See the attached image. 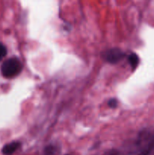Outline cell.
<instances>
[{"mask_svg": "<svg viewBox=\"0 0 154 155\" xmlns=\"http://www.w3.org/2000/svg\"><path fill=\"white\" fill-rule=\"evenodd\" d=\"M22 64L19 59L11 58L3 62L1 66V73L5 78H13L22 71Z\"/></svg>", "mask_w": 154, "mask_h": 155, "instance_id": "obj_1", "label": "cell"}, {"mask_svg": "<svg viewBox=\"0 0 154 155\" xmlns=\"http://www.w3.org/2000/svg\"><path fill=\"white\" fill-rule=\"evenodd\" d=\"M125 54L119 48H111L103 53V58L104 60L111 64L117 63L123 58Z\"/></svg>", "mask_w": 154, "mask_h": 155, "instance_id": "obj_2", "label": "cell"}, {"mask_svg": "<svg viewBox=\"0 0 154 155\" xmlns=\"http://www.w3.org/2000/svg\"><path fill=\"white\" fill-rule=\"evenodd\" d=\"M21 145V142H13L7 144L3 147L2 150V154L4 155H11L20 148Z\"/></svg>", "mask_w": 154, "mask_h": 155, "instance_id": "obj_3", "label": "cell"}, {"mask_svg": "<svg viewBox=\"0 0 154 155\" xmlns=\"http://www.w3.org/2000/svg\"><path fill=\"white\" fill-rule=\"evenodd\" d=\"M128 63L130 64V65H131V68H132L133 70L135 69L139 64L138 56H137L136 54H134V53H132V54H131L129 56H128Z\"/></svg>", "mask_w": 154, "mask_h": 155, "instance_id": "obj_4", "label": "cell"}, {"mask_svg": "<svg viewBox=\"0 0 154 155\" xmlns=\"http://www.w3.org/2000/svg\"><path fill=\"white\" fill-rule=\"evenodd\" d=\"M7 54V49L3 44L0 43V61L2 60Z\"/></svg>", "mask_w": 154, "mask_h": 155, "instance_id": "obj_5", "label": "cell"}, {"mask_svg": "<svg viewBox=\"0 0 154 155\" xmlns=\"http://www.w3.org/2000/svg\"><path fill=\"white\" fill-rule=\"evenodd\" d=\"M118 105V101L116 98H111V99L109 100L108 101V106L111 108H115V107H117Z\"/></svg>", "mask_w": 154, "mask_h": 155, "instance_id": "obj_6", "label": "cell"}]
</instances>
